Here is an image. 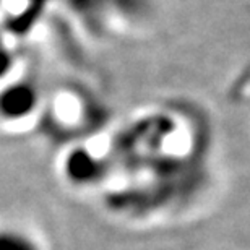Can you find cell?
Wrapping results in <instances>:
<instances>
[{"label": "cell", "mask_w": 250, "mask_h": 250, "mask_svg": "<svg viewBox=\"0 0 250 250\" xmlns=\"http://www.w3.org/2000/svg\"><path fill=\"white\" fill-rule=\"evenodd\" d=\"M107 111L88 88L75 82H62L46 88L36 128L57 142L83 140L104 127Z\"/></svg>", "instance_id": "1"}, {"label": "cell", "mask_w": 250, "mask_h": 250, "mask_svg": "<svg viewBox=\"0 0 250 250\" xmlns=\"http://www.w3.org/2000/svg\"><path fill=\"white\" fill-rule=\"evenodd\" d=\"M46 88L41 84L36 70L28 61L0 84V128L5 132H18L36 127L41 114Z\"/></svg>", "instance_id": "2"}, {"label": "cell", "mask_w": 250, "mask_h": 250, "mask_svg": "<svg viewBox=\"0 0 250 250\" xmlns=\"http://www.w3.org/2000/svg\"><path fill=\"white\" fill-rule=\"evenodd\" d=\"M18 41L20 39L0 26V84L17 73L26 62Z\"/></svg>", "instance_id": "3"}]
</instances>
